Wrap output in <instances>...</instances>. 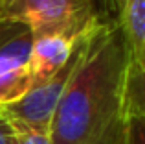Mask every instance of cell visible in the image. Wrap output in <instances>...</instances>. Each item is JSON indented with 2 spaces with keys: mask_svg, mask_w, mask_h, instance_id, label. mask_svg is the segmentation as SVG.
<instances>
[{
  "mask_svg": "<svg viewBox=\"0 0 145 144\" xmlns=\"http://www.w3.org/2000/svg\"><path fill=\"white\" fill-rule=\"evenodd\" d=\"M97 24V22H96ZM92 30V28H90ZM83 32L81 35H68V33H48V35L33 37L31 44V76H33V85L48 79L57 70H61L72 57L75 46L79 41L90 32Z\"/></svg>",
  "mask_w": 145,
  "mask_h": 144,
  "instance_id": "cell-5",
  "label": "cell"
},
{
  "mask_svg": "<svg viewBox=\"0 0 145 144\" xmlns=\"http://www.w3.org/2000/svg\"><path fill=\"white\" fill-rule=\"evenodd\" d=\"M85 2L99 22L114 20V0H85Z\"/></svg>",
  "mask_w": 145,
  "mask_h": 144,
  "instance_id": "cell-7",
  "label": "cell"
},
{
  "mask_svg": "<svg viewBox=\"0 0 145 144\" xmlns=\"http://www.w3.org/2000/svg\"><path fill=\"white\" fill-rule=\"evenodd\" d=\"M0 13H2V0H0Z\"/></svg>",
  "mask_w": 145,
  "mask_h": 144,
  "instance_id": "cell-10",
  "label": "cell"
},
{
  "mask_svg": "<svg viewBox=\"0 0 145 144\" xmlns=\"http://www.w3.org/2000/svg\"><path fill=\"white\" fill-rule=\"evenodd\" d=\"M13 144H52L48 135L40 133H15Z\"/></svg>",
  "mask_w": 145,
  "mask_h": 144,
  "instance_id": "cell-8",
  "label": "cell"
},
{
  "mask_svg": "<svg viewBox=\"0 0 145 144\" xmlns=\"http://www.w3.org/2000/svg\"><path fill=\"white\" fill-rule=\"evenodd\" d=\"M13 139H15L13 127L7 124V120L0 113V144H13Z\"/></svg>",
  "mask_w": 145,
  "mask_h": 144,
  "instance_id": "cell-9",
  "label": "cell"
},
{
  "mask_svg": "<svg viewBox=\"0 0 145 144\" xmlns=\"http://www.w3.org/2000/svg\"><path fill=\"white\" fill-rule=\"evenodd\" d=\"M0 17L24 22L33 37L48 33L81 35L99 22L85 0H2Z\"/></svg>",
  "mask_w": 145,
  "mask_h": 144,
  "instance_id": "cell-3",
  "label": "cell"
},
{
  "mask_svg": "<svg viewBox=\"0 0 145 144\" xmlns=\"http://www.w3.org/2000/svg\"><path fill=\"white\" fill-rule=\"evenodd\" d=\"M114 22L123 33L131 59L145 67V0H114Z\"/></svg>",
  "mask_w": 145,
  "mask_h": 144,
  "instance_id": "cell-6",
  "label": "cell"
},
{
  "mask_svg": "<svg viewBox=\"0 0 145 144\" xmlns=\"http://www.w3.org/2000/svg\"><path fill=\"white\" fill-rule=\"evenodd\" d=\"M31 44L29 26L0 17V105L13 104L31 89Z\"/></svg>",
  "mask_w": 145,
  "mask_h": 144,
  "instance_id": "cell-4",
  "label": "cell"
},
{
  "mask_svg": "<svg viewBox=\"0 0 145 144\" xmlns=\"http://www.w3.org/2000/svg\"><path fill=\"white\" fill-rule=\"evenodd\" d=\"M134 116H145V70L131 67L116 22H97L53 113L50 142L125 144Z\"/></svg>",
  "mask_w": 145,
  "mask_h": 144,
  "instance_id": "cell-1",
  "label": "cell"
},
{
  "mask_svg": "<svg viewBox=\"0 0 145 144\" xmlns=\"http://www.w3.org/2000/svg\"><path fill=\"white\" fill-rule=\"evenodd\" d=\"M86 35L79 41L72 57L68 59V63L61 70H57L55 74L50 76L44 81L31 85V89L22 98H18L17 102L7 104V105H0V113L7 120V124L13 127L15 133L48 135L53 113H55L57 104H59L61 96H63L64 89H66V83L70 79L72 72H74L75 65H77V59L81 55Z\"/></svg>",
  "mask_w": 145,
  "mask_h": 144,
  "instance_id": "cell-2",
  "label": "cell"
}]
</instances>
